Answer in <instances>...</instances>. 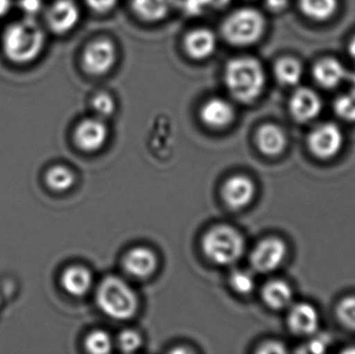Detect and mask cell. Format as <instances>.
<instances>
[{
	"mask_svg": "<svg viewBox=\"0 0 355 354\" xmlns=\"http://www.w3.org/2000/svg\"><path fill=\"white\" fill-rule=\"evenodd\" d=\"M92 10L100 14L110 12L116 6L118 0H85Z\"/></svg>",
	"mask_w": 355,
	"mask_h": 354,
	"instance_id": "cell-32",
	"label": "cell"
},
{
	"mask_svg": "<svg viewBox=\"0 0 355 354\" xmlns=\"http://www.w3.org/2000/svg\"><path fill=\"white\" fill-rule=\"evenodd\" d=\"M314 76L319 85L327 89H333L346 78L347 73L338 60L327 58L316 64Z\"/></svg>",
	"mask_w": 355,
	"mask_h": 354,
	"instance_id": "cell-20",
	"label": "cell"
},
{
	"mask_svg": "<svg viewBox=\"0 0 355 354\" xmlns=\"http://www.w3.org/2000/svg\"><path fill=\"white\" fill-rule=\"evenodd\" d=\"M42 0H20V8L22 12L29 18L37 16L42 10Z\"/></svg>",
	"mask_w": 355,
	"mask_h": 354,
	"instance_id": "cell-33",
	"label": "cell"
},
{
	"mask_svg": "<svg viewBox=\"0 0 355 354\" xmlns=\"http://www.w3.org/2000/svg\"><path fill=\"white\" fill-rule=\"evenodd\" d=\"M264 18L258 10L241 8L227 17L221 31L230 44L244 47L259 41L264 33Z\"/></svg>",
	"mask_w": 355,
	"mask_h": 354,
	"instance_id": "cell-5",
	"label": "cell"
},
{
	"mask_svg": "<svg viewBox=\"0 0 355 354\" xmlns=\"http://www.w3.org/2000/svg\"><path fill=\"white\" fill-rule=\"evenodd\" d=\"M225 82L231 95L242 103L254 102L262 93L265 73L260 62L252 57H237L225 67Z\"/></svg>",
	"mask_w": 355,
	"mask_h": 354,
	"instance_id": "cell-2",
	"label": "cell"
},
{
	"mask_svg": "<svg viewBox=\"0 0 355 354\" xmlns=\"http://www.w3.org/2000/svg\"><path fill=\"white\" fill-rule=\"evenodd\" d=\"M349 52L350 55H352L355 60V37L354 39H352V43H350Z\"/></svg>",
	"mask_w": 355,
	"mask_h": 354,
	"instance_id": "cell-38",
	"label": "cell"
},
{
	"mask_svg": "<svg viewBox=\"0 0 355 354\" xmlns=\"http://www.w3.org/2000/svg\"><path fill=\"white\" fill-rule=\"evenodd\" d=\"M217 41L213 31L207 28H198L190 31L185 37L184 47L193 60H205L214 53Z\"/></svg>",
	"mask_w": 355,
	"mask_h": 354,
	"instance_id": "cell-15",
	"label": "cell"
},
{
	"mask_svg": "<svg viewBox=\"0 0 355 354\" xmlns=\"http://www.w3.org/2000/svg\"><path fill=\"white\" fill-rule=\"evenodd\" d=\"M92 106H93L96 114L101 118H108V116H112L116 110L114 100L112 99V96L106 93H100L96 95L92 102Z\"/></svg>",
	"mask_w": 355,
	"mask_h": 354,
	"instance_id": "cell-28",
	"label": "cell"
},
{
	"mask_svg": "<svg viewBox=\"0 0 355 354\" xmlns=\"http://www.w3.org/2000/svg\"><path fill=\"white\" fill-rule=\"evenodd\" d=\"M230 284L234 291L239 294H250L254 288V278L243 270H236L231 274Z\"/></svg>",
	"mask_w": 355,
	"mask_h": 354,
	"instance_id": "cell-26",
	"label": "cell"
},
{
	"mask_svg": "<svg viewBox=\"0 0 355 354\" xmlns=\"http://www.w3.org/2000/svg\"><path fill=\"white\" fill-rule=\"evenodd\" d=\"M135 14L147 22H158L168 16L175 0H132Z\"/></svg>",
	"mask_w": 355,
	"mask_h": 354,
	"instance_id": "cell-18",
	"label": "cell"
},
{
	"mask_svg": "<svg viewBox=\"0 0 355 354\" xmlns=\"http://www.w3.org/2000/svg\"><path fill=\"white\" fill-rule=\"evenodd\" d=\"M321 101L318 96L309 89H300L292 96L290 112L297 122L306 123L318 116Z\"/></svg>",
	"mask_w": 355,
	"mask_h": 354,
	"instance_id": "cell-14",
	"label": "cell"
},
{
	"mask_svg": "<svg viewBox=\"0 0 355 354\" xmlns=\"http://www.w3.org/2000/svg\"><path fill=\"white\" fill-rule=\"evenodd\" d=\"M200 116L206 126L212 129H223L233 123L235 110L225 100L213 98L202 106Z\"/></svg>",
	"mask_w": 355,
	"mask_h": 354,
	"instance_id": "cell-12",
	"label": "cell"
},
{
	"mask_svg": "<svg viewBox=\"0 0 355 354\" xmlns=\"http://www.w3.org/2000/svg\"><path fill=\"white\" fill-rule=\"evenodd\" d=\"M302 75V66L293 58H283L275 66V76L282 85H297Z\"/></svg>",
	"mask_w": 355,
	"mask_h": 354,
	"instance_id": "cell-23",
	"label": "cell"
},
{
	"mask_svg": "<svg viewBox=\"0 0 355 354\" xmlns=\"http://www.w3.org/2000/svg\"><path fill=\"white\" fill-rule=\"evenodd\" d=\"M182 6L186 14L198 16L212 8V0H183Z\"/></svg>",
	"mask_w": 355,
	"mask_h": 354,
	"instance_id": "cell-31",
	"label": "cell"
},
{
	"mask_svg": "<svg viewBox=\"0 0 355 354\" xmlns=\"http://www.w3.org/2000/svg\"><path fill=\"white\" fill-rule=\"evenodd\" d=\"M259 149L265 155L277 156L286 147V136L283 131L275 125L261 127L257 135Z\"/></svg>",
	"mask_w": 355,
	"mask_h": 354,
	"instance_id": "cell-19",
	"label": "cell"
},
{
	"mask_svg": "<svg viewBox=\"0 0 355 354\" xmlns=\"http://www.w3.org/2000/svg\"><path fill=\"white\" fill-rule=\"evenodd\" d=\"M336 112L348 122H355V91L342 96L336 101Z\"/></svg>",
	"mask_w": 355,
	"mask_h": 354,
	"instance_id": "cell-27",
	"label": "cell"
},
{
	"mask_svg": "<svg viewBox=\"0 0 355 354\" xmlns=\"http://www.w3.org/2000/svg\"><path fill=\"white\" fill-rule=\"evenodd\" d=\"M340 321L350 330H355V297H347L338 307Z\"/></svg>",
	"mask_w": 355,
	"mask_h": 354,
	"instance_id": "cell-29",
	"label": "cell"
},
{
	"mask_svg": "<svg viewBox=\"0 0 355 354\" xmlns=\"http://www.w3.org/2000/svg\"><path fill=\"white\" fill-rule=\"evenodd\" d=\"M92 274L87 268L72 266L62 274V285L64 290L73 297H83L91 289Z\"/></svg>",
	"mask_w": 355,
	"mask_h": 354,
	"instance_id": "cell-17",
	"label": "cell"
},
{
	"mask_svg": "<svg viewBox=\"0 0 355 354\" xmlns=\"http://www.w3.org/2000/svg\"><path fill=\"white\" fill-rule=\"evenodd\" d=\"M78 6L72 0H56L47 12V23L53 33L64 35L72 30L79 21Z\"/></svg>",
	"mask_w": 355,
	"mask_h": 354,
	"instance_id": "cell-9",
	"label": "cell"
},
{
	"mask_svg": "<svg viewBox=\"0 0 355 354\" xmlns=\"http://www.w3.org/2000/svg\"><path fill=\"white\" fill-rule=\"evenodd\" d=\"M288 0H266V6L272 12H281L287 6Z\"/></svg>",
	"mask_w": 355,
	"mask_h": 354,
	"instance_id": "cell-35",
	"label": "cell"
},
{
	"mask_svg": "<svg viewBox=\"0 0 355 354\" xmlns=\"http://www.w3.org/2000/svg\"><path fill=\"white\" fill-rule=\"evenodd\" d=\"M254 183L245 176L230 178L223 187V197L229 207L241 209L252 202L254 195Z\"/></svg>",
	"mask_w": 355,
	"mask_h": 354,
	"instance_id": "cell-11",
	"label": "cell"
},
{
	"mask_svg": "<svg viewBox=\"0 0 355 354\" xmlns=\"http://www.w3.org/2000/svg\"><path fill=\"white\" fill-rule=\"evenodd\" d=\"M108 136L106 125L97 118L83 121L75 130V143L79 149L95 152L101 149Z\"/></svg>",
	"mask_w": 355,
	"mask_h": 354,
	"instance_id": "cell-10",
	"label": "cell"
},
{
	"mask_svg": "<svg viewBox=\"0 0 355 354\" xmlns=\"http://www.w3.org/2000/svg\"><path fill=\"white\" fill-rule=\"evenodd\" d=\"M116 49L107 39H97L85 48L83 55L85 72L95 76L105 74L116 64Z\"/></svg>",
	"mask_w": 355,
	"mask_h": 354,
	"instance_id": "cell-6",
	"label": "cell"
},
{
	"mask_svg": "<svg viewBox=\"0 0 355 354\" xmlns=\"http://www.w3.org/2000/svg\"><path fill=\"white\" fill-rule=\"evenodd\" d=\"M287 247L279 238H267L261 241L250 256L252 267L259 272H270L277 269L286 257Z\"/></svg>",
	"mask_w": 355,
	"mask_h": 354,
	"instance_id": "cell-8",
	"label": "cell"
},
{
	"mask_svg": "<svg viewBox=\"0 0 355 354\" xmlns=\"http://www.w3.org/2000/svg\"><path fill=\"white\" fill-rule=\"evenodd\" d=\"M231 0H212V8H220L227 6Z\"/></svg>",
	"mask_w": 355,
	"mask_h": 354,
	"instance_id": "cell-37",
	"label": "cell"
},
{
	"mask_svg": "<svg viewBox=\"0 0 355 354\" xmlns=\"http://www.w3.org/2000/svg\"><path fill=\"white\" fill-rule=\"evenodd\" d=\"M302 12L317 21L331 18L337 8V0H300Z\"/></svg>",
	"mask_w": 355,
	"mask_h": 354,
	"instance_id": "cell-22",
	"label": "cell"
},
{
	"mask_svg": "<svg viewBox=\"0 0 355 354\" xmlns=\"http://www.w3.org/2000/svg\"><path fill=\"white\" fill-rule=\"evenodd\" d=\"M350 83H352V91H355V73L350 76Z\"/></svg>",
	"mask_w": 355,
	"mask_h": 354,
	"instance_id": "cell-39",
	"label": "cell"
},
{
	"mask_svg": "<svg viewBox=\"0 0 355 354\" xmlns=\"http://www.w3.org/2000/svg\"><path fill=\"white\" fill-rule=\"evenodd\" d=\"M74 182V174L64 166H54L46 174V183L55 191H68Z\"/></svg>",
	"mask_w": 355,
	"mask_h": 354,
	"instance_id": "cell-24",
	"label": "cell"
},
{
	"mask_svg": "<svg viewBox=\"0 0 355 354\" xmlns=\"http://www.w3.org/2000/svg\"><path fill=\"white\" fill-rule=\"evenodd\" d=\"M262 295L266 305L275 310L288 307L293 299L291 287L283 281H272L265 285Z\"/></svg>",
	"mask_w": 355,
	"mask_h": 354,
	"instance_id": "cell-21",
	"label": "cell"
},
{
	"mask_svg": "<svg viewBox=\"0 0 355 354\" xmlns=\"http://www.w3.org/2000/svg\"><path fill=\"white\" fill-rule=\"evenodd\" d=\"M157 265V257L147 247H135L125 256V270L135 278H149L155 272Z\"/></svg>",
	"mask_w": 355,
	"mask_h": 354,
	"instance_id": "cell-13",
	"label": "cell"
},
{
	"mask_svg": "<svg viewBox=\"0 0 355 354\" xmlns=\"http://www.w3.org/2000/svg\"><path fill=\"white\" fill-rule=\"evenodd\" d=\"M85 348L89 353L94 354H105L110 353L112 342L107 333L103 330H96L91 333L85 340Z\"/></svg>",
	"mask_w": 355,
	"mask_h": 354,
	"instance_id": "cell-25",
	"label": "cell"
},
{
	"mask_svg": "<svg viewBox=\"0 0 355 354\" xmlns=\"http://www.w3.org/2000/svg\"><path fill=\"white\" fill-rule=\"evenodd\" d=\"M205 255L213 263L229 265L240 259L244 251L243 237L229 226H218L205 234L202 241Z\"/></svg>",
	"mask_w": 355,
	"mask_h": 354,
	"instance_id": "cell-4",
	"label": "cell"
},
{
	"mask_svg": "<svg viewBox=\"0 0 355 354\" xmlns=\"http://www.w3.org/2000/svg\"><path fill=\"white\" fill-rule=\"evenodd\" d=\"M344 137L339 127L324 124L317 127L309 137L311 151L321 159H329L339 153L343 145Z\"/></svg>",
	"mask_w": 355,
	"mask_h": 354,
	"instance_id": "cell-7",
	"label": "cell"
},
{
	"mask_svg": "<svg viewBox=\"0 0 355 354\" xmlns=\"http://www.w3.org/2000/svg\"><path fill=\"white\" fill-rule=\"evenodd\" d=\"M119 346L124 353H135L141 345V337L135 330H127L121 333L118 339Z\"/></svg>",
	"mask_w": 355,
	"mask_h": 354,
	"instance_id": "cell-30",
	"label": "cell"
},
{
	"mask_svg": "<svg viewBox=\"0 0 355 354\" xmlns=\"http://www.w3.org/2000/svg\"><path fill=\"white\" fill-rule=\"evenodd\" d=\"M97 303L104 314L116 320L130 319L137 310V299L131 287L116 276L106 278L97 290Z\"/></svg>",
	"mask_w": 355,
	"mask_h": 354,
	"instance_id": "cell-3",
	"label": "cell"
},
{
	"mask_svg": "<svg viewBox=\"0 0 355 354\" xmlns=\"http://www.w3.org/2000/svg\"><path fill=\"white\" fill-rule=\"evenodd\" d=\"M288 321L292 332L302 336H310L318 328L319 315L312 305L298 303L290 312Z\"/></svg>",
	"mask_w": 355,
	"mask_h": 354,
	"instance_id": "cell-16",
	"label": "cell"
},
{
	"mask_svg": "<svg viewBox=\"0 0 355 354\" xmlns=\"http://www.w3.org/2000/svg\"><path fill=\"white\" fill-rule=\"evenodd\" d=\"M12 8V0H0V18L6 16Z\"/></svg>",
	"mask_w": 355,
	"mask_h": 354,
	"instance_id": "cell-36",
	"label": "cell"
},
{
	"mask_svg": "<svg viewBox=\"0 0 355 354\" xmlns=\"http://www.w3.org/2000/svg\"><path fill=\"white\" fill-rule=\"evenodd\" d=\"M286 351L285 346L279 342H268L263 345L258 353H284Z\"/></svg>",
	"mask_w": 355,
	"mask_h": 354,
	"instance_id": "cell-34",
	"label": "cell"
},
{
	"mask_svg": "<svg viewBox=\"0 0 355 354\" xmlns=\"http://www.w3.org/2000/svg\"><path fill=\"white\" fill-rule=\"evenodd\" d=\"M2 44L8 60L16 64H27L41 53L45 44V35L35 19L26 17L6 28Z\"/></svg>",
	"mask_w": 355,
	"mask_h": 354,
	"instance_id": "cell-1",
	"label": "cell"
}]
</instances>
